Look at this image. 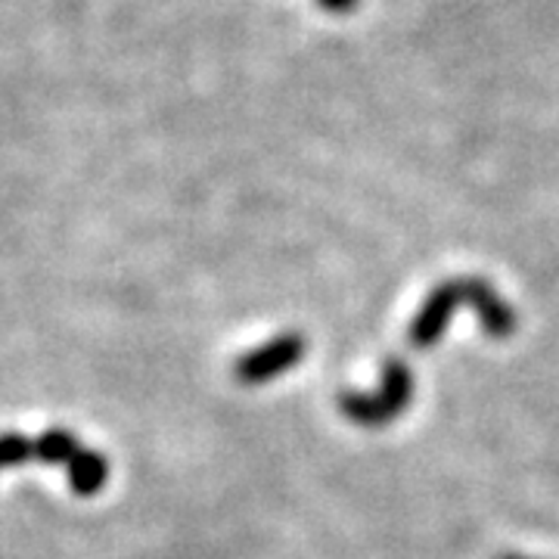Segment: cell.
Wrapping results in <instances>:
<instances>
[{"label":"cell","mask_w":559,"mask_h":559,"mask_svg":"<svg viewBox=\"0 0 559 559\" xmlns=\"http://www.w3.org/2000/svg\"><path fill=\"white\" fill-rule=\"evenodd\" d=\"M308 352V342L301 333H283L277 340L264 342L259 348L240 355L234 364V377L242 385H261L267 380H277L286 370H293Z\"/></svg>","instance_id":"cell-3"},{"label":"cell","mask_w":559,"mask_h":559,"mask_svg":"<svg viewBox=\"0 0 559 559\" xmlns=\"http://www.w3.org/2000/svg\"><path fill=\"white\" fill-rule=\"evenodd\" d=\"M66 469H69V485L79 498L100 495L103 485L109 479V460L103 457L100 451H87V448H81Z\"/></svg>","instance_id":"cell-4"},{"label":"cell","mask_w":559,"mask_h":559,"mask_svg":"<svg viewBox=\"0 0 559 559\" xmlns=\"http://www.w3.org/2000/svg\"><path fill=\"white\" fill-rule=\"evenodd\" d=\"M500 559H528V557H516V554H507V557H500Z\"/></svg>","instance_id":"cell-8"},{"label":"cell","mask_w":559,"mask_h":559,"mask_svg":"<svg viewBox=\"0 0 559 559\" xmlns=\"http://www.w3.org/2000/svg\"><path fill=\"white\" fill-rule=\"evenodd\" d=\"M414 399V373L401 358H385L382 367L380 392L364 395V392H342L340 411L342 417L358 423V426H385L407 411Z\"/></svg>","instance_id":"cell-2"},{"label":"cell","mask_w":559,"mask_h":559,"mask_svg":"<svg viewBox=\"0 0 559 559\" xmlns=\"http://www.w3.org/2000/svg\"><path fill=\"white\" fill-rule=\"evenodd\" d=\"M28 460H38V441H28L20 432H3L0 436V469L20 466Z\"/></svg>","instance_id":"cell-6"},{"label":"cell","mask_w":559,"mask_h":559,"mask_svg":"<svg viewBox=\"0 0 559 559\" xmlns=\"http://www.w3.org/2000/svg\"><path fill=\"white\" fill-rule=\"evenodd\" d=\"M457 305H473V311L479 314L485 336H491V340H510L516 323H520L516 311L500 299L488 280L454 277L439 283L429 293V299L423 301V308H419L411 330H407V342L414 348H432L441 340L444 326L454 318Z\"/></svg>","instance_id":"cell-1"},{"label":"cell","mask_w":559,"mask_h":559,"mask_svg":"<svg viewBox=\"0 0 559 559\" xmlns=\"http://www.w3.org/2000/svg\"><path fill=\"white\" fill-rule=\"evenodd\" d=\"M318 3H323L330 13H348V10H355L358 0H318Z\"/></svg>","instance_id":"cell-7"},{"label":"cell","mask_w":559,"mask_h":559,"mask_svg":"<svg viewBox=\"0 0 559 559\" xmlns=\"http://www.w3.org/2000/svg\"><path fill=\"white\" fill-rule=\"evenodd\" d=\"M81 451L79 439L69 429H47L38 439V463H53V466H69Z\"/></svg>","instance_id":"cell-5"}]
</instances>
